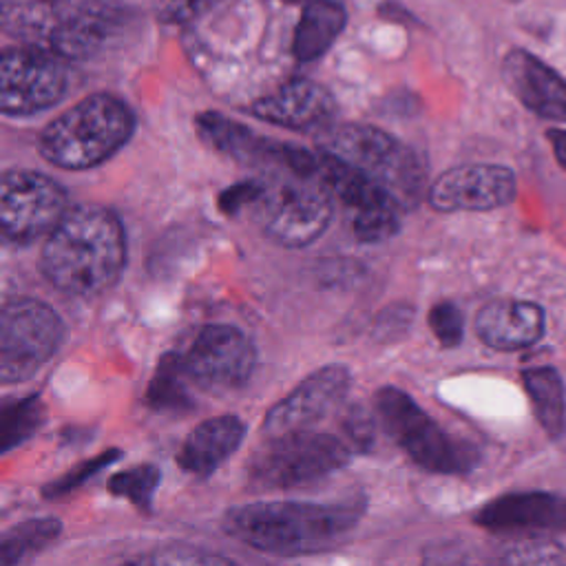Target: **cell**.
<instances>
[{"label":"cell","instance_id":"6da1fadb","mask_svg":"<svg viewBox=\"0 0 566 566\" xmlns=\"http://www.w3.org/2000/svg\"><path fill=\"white\" fill-rule=\"evenodd\" d=\"M126 263L119 219L97 206L64 214L42 248V272L64 294L95 296L115 285Z\"/></svg>","mask_w":566,"mask_h":566},{"label":"cell","instance_id":"7a4b0ae2","mask_svg":"<svg viewBox=\"0 0 566 566\" xmlns=\"http://www.w3.org/2000/svg\"><path fill=\"white\" fill-rule=\"evenodd\" d=\"M358 517L360 509L354 504L272 500L228 509L223 531L263 553L303 555L345 539Z\"/></svg>","mask_w":566,"mask_h":566},{"label":"cell","instance_id":"3957f363","mask_svg":"<svg viewBox=\"0 0 566 566\" xmlns=\"http://www.w3.org/2000/svg\"><path fill=\"white\" fill-rule=\"evenodd\" d=\"M126 24V13L106 0H2L7 35L66 62L99 53Z\"/></svg>","mask_w":566,"mask_h":566},{"label":"cell","instance_id":"277c9868","mask_svg":"<svg viewBox=\"0 0 566 566\" xmlns=\"http://www.w3.org/2000/svg\"><path fill=\"white\" fill-rule=\"evenodd\" d=\"M135 130L126 102L93 93L57 115L40 135L42 157L64 170H86L113 157Z\"/></svg>","mask_w":566,"mask_h":566},{"label":"cell","instance_id":"5b68a950","mask_svg":"<svg viewBox=\"0 0 566 566\" xmlns=\"http://www.w3.org/2000/svg\"><path fill=\"white\" fill-rule=\"evenodd\" d=\"M316 148L352 164L387 190L400 208H413L424 195L427 166L420 155L382 128L367 124L327 126Z\"/></svg>","mask_w":566,"mask_h":566},{"label":"cell","instance_id":"8992f818","mask_svg":"<svg viewBox=\"0 0 566 566\" xmlns=\"http://www.w3.org/2000/svg\"><path fill=\"white\" fill-rule=\"evenodd\" d=\"M376 413L389 438L422 469L462 475L475 469L480 451L442 429L409 394L398 387L378 389Z\"/></svg>","mask_w":566,"mask_h":566},{"label":"cell","instance_id":"52a82bcc","mask_svg":"<svg viewBox=\"0 0 566 566\" xmlns=\"http://www.w3.org/2000/svg\"><path fill=\"white\" fill-rule=\"evenodd\" d=\"M352 447L332 433L296 429L268 436L250 462V480L259 489H298L343 469Z\"/></svg>","mask_w":566,"mask_h":566},{"label":"cell","instance_id":"ba28073f","mask_svg":"<svg viewBox=\"0 0 566 566\" xmlns=\"http://www.w3.org/2000/svg\"><path fill=\"white\" fill-rule=\"evenodd\" d=\"M329 195L321 181L292 175L263 181V190L250 210L274 243L303 248L325 232L332 219Z\"/></svg>","mask_w":566,"mask_h":566},{"label":"cell","instance_id":"9c48e42d","mask_svg":"<svg viewBox=\"0 0 566 566\" xmlns=\"http://www.w3.org/2000/svg\"><path fill=\"white\" fill-rule=\"evenodd\" d=\"M64 323L35 298H11L0 312V378L4 385L29 380L60 347Z\"/></svg>","mask_w":566,"mask_h":566},{"label":"cell","instance_id":"30bf717a","mask_svg":"<svg viewBox=\"0 0 566 566\" xmlns=\"http://www.w3.org/2000/svg\"><path fill=\"white\" fill-rule=\"evenodd\" d=\"M69 62L31 44L7 46L0 57V108L27 117L55 106L69 91Z\"/></svg>","mask_w":566,"mask_h":566},{"label":"cell","instance_id":"8fae6325","mask_svg":"<svg viewBox=\"0 0 566 566\" xmlns=\"http://www.w3.org/2000/svg\"><path fill=\"white\" fill-rule=\"evenodd\" d=\"M316 150V179L349 208L356 239L365 243H380L394 237L400 228L398 210L402 208L391 199V195L340 157L321 148Z\"/></svg>","mask_w":566,"mask_h":566},{"label":"cell","instance_id":"7c38bea8","mask_svg":"<svg viewBox=\"0 0 566 566\" xmlns=\"http://www.w3.org/2000/svg\"><path fill=\"white\" fill-rule=\"evenodd\" d=\"M69 212L66 190L35 170H7L0 188V228L15 243L53 232Z\"/></svg>","mask_w":566,"mask_h":566},{"label":"cell","instance_id":"4fadbf2b","mask_svg":"<svg viewBox=\"0 0 566 566\" xmlns=\"http://www.w3.org/2000/svg\"><path fill=\"white\" fill-rule=\"evenodd\" d=\"M190 380L208 391L239 389L256 365L252 338L234 325H206L181 354Z\"/></svg>","mask_w":566,"mask_h":566},{"label":"cell","instance_id":"5bb4252c","mask_svg":"<svg viewBox=\"0 0 566 566\" xmlns=\"http://www.w3.org/2000/svg\"><path fill=\"white\" fill-rule=\"evenodd\" d=\"M352 374L345 365H325L303 378L294 391L279 400L263 418V433L279 436L296 429H310L329 416L347 396Z\"/></svg>","mask_w":566,"mask_h":566},{"label":"cell","instance_id":"9a60e30c","mask_svg":"<svg viewBox=\"0 0 566 566\" xmlns=\"http://www.w3.org/2000/svg\"><path fill=\"white\" fill-rule=\"evenodd\" d=\"M515 175L497 164H467L442 172L429 188V203L440 212L493 210L515 199Z\"/></svg>","mask_w":566,"mask_h":566},{"label":"cell","instance_id":"2e32d148","mask_svg":"<svg viewBox=\"0 0 566 566\" xmlns=\"http://www.w3.org/2000/svg\"><path fill=\"white\" fill-rule=\"evenodd\" d=\"M250 113L256 119L294 130L327 128L336 113V99L323 84L307 77H294L259 97L250 106Z\"/></svg>","mask_w":566,"mask_h":566},{"label":"cell","instance_id":"e0dca14e","mask_svg":"<svg viewBox=\"0 0 566 566\" xmlns=\"http://www.w3.org/2000/svg\"><path fill=\"white\" fill-rule=\"evenodd\" d=\"M473 520L491 533L566 531V495L537 491L502 495L482 506Z\"/></svg>","mask_w":566,"mask_h":566},{"label":"cell","instance_id":"ac0fdd59","mask_svg":"<svg viewBox=\"0 0 566 566\" xmlns=\"http://www.w3.org/2000/svg\"><path fill=\"white\" fill-rule=\"evenodd\" d=\"M502 77L511 93L535 115L566 122V80L528 51L513 49L502 62Z\"/></svg>","mask_w":566,"mask_h":566},{"label":"cell","instance_id":"d6986e66","mask_svg":"<svg viewBox=\"0 0 566 566\" xmlns=\"http://www.w3.org/2000/svg\"><path fill=\"white\" fill-rule=\"evenodd\" d=\"M195 126L199 137L219 153H226L248 164H263L285 170L290 144H281L276 139L256 135L252 128L214 111L199 113L195 117Z\"/></svg>","mask_w":566,"mask_h":566},{"label":"cell","instance_id":"ffe728a7","mask_svg":"<svg viewBox=\"0 0 566 566\" xmlns=\"http://www.w3.org/2000/svg\"><path fill=\"white\" fill-rule=\"evenodd\" d=\"M480 340L500 352L524 349L544 334V312L526 301H493L475 316Z\"/></svg>","mask_w":566,"mask_h":566},{"label":"cell","instance_id":"44dd1931","mask_svg":"<svg viewBox=\"0 0 566 566\" xmlns=\"http://www.w3.org/2000/svg\"><path fill=\"white\" fill-rule=\"evenodd\" d=\"M245 424L237 416H217L197 424L181 449L177 451V464L197 478L214 473L243 442Z\"/></svg>","mask_w":566,"mask_h":566},{"label":"cell","instance_id":"7402d4cb","mask_svg":"<svg viewBox=\"0 0 566 566\" xmlns=\"http://www.w3.org/2000/svg\"><path fill=\"white\" fill-rule=\"evenodd\" d=\"M347 22V11L336 0H312L305 4L294 31L292 53L298 62L321 57L340 35Z\"/></svg>","mask_w":566,"mask_h":566},{"label":"cell","instance_id":"603a6c76","mask_svg":"<svg viewBox=\"0 0 566 566\" xmlns=\"http://www.w3.org/2000/svg\"><path fill=\"white\" fill-rule=\"evenodd\" d=\"M535 416L544 431L555 440L566 429V389L555 367H535L522 374Z\"/></svg>","mask_w":566,"mask_h":566},{"label":"cell","instance_id":"cb8c5ba5","mask_svg":"<svg viewBox=\"0 0 566 566\" xmlns=\"http://www.w3.org/2000/svg\"><path fill=\"white\" fill-rule=\"evenodd\" d=\"M190 382L192 380L184 367L181 354L170 352L157 363V369L146 389V405L153 407L155 411L186 413L195 405L188 391Z\"/></svg>","mask_w":566,"mask_h":566},{"label":"cell","instance_id":"d4e9b609","mask_svg":"<svg viewBox=\"0 0 566 566\" xmlns=\"http://www.w3.org/2000/svg\"><path fill=\"white\" fill-rule=\"evenodd\" d=\"M62 533V522L55 517H35L24 520L11 526L0 542V562L4 566L18 564L44 546H49Z\"/></svg>","mask_w":566,"mask_h":566},{"label":"cell","instance_id":"484cf974","mask_svg":"<svg viewBox=\"0 0 566 566\" xmlns=\"http://www.w3.org/2000/svg\"><path fill=\"white\" fill-rule=\"evenodd\" d=\"M44 420V405L40 396H24L15 400H7L2 405L0 416V442L2 453L11 451L13 447L29 440Z\"/></svg>","mask_w":566,"mask_h":566},{"label":"cell","instance_id":"4316f807","mask_svg":"<svg viewBox=\"0 0 566 566\" xmlns=\"http://www.w3.org/2000/svg\"><path fill=\"white\" fill-rule=\"evenodd\" d=\"M159 480H161V473L155 464H137L115 473L108 480V491L117 497L128 500L135 509L150 513L153 495L159 486Z\"/></svg>","mask_w":566,"mask_h":566},{"label":"cell","instance_id":"83f0119b","mask_svg":"<svg viewBox=\"0 0 566 566\" xmlns=\"http://www.w3.org/2000/svg\"><path fill=\"white\" fill-rule=\"evenodd\" d=\"M119 458V451L117 449H111V451H104L82 464H77L75 469H71L69 473H64L62 478H57L55 482H51L49 486H44V497H62L66 495L69 491L77 489L80 484H84L86 480H91L95 473H99L102 469H106L111 462H115Z\"/></svg>","mask_w":566,"mask_h":566},{"label":"cell","instance_id":"f1b7e54d","mask_svg":"<svg viewBox=\"0 0 566 566\" xmlns=\"http://www.w3.org/2000/svg\"><path fill=\"white\" fill-rule=\"evenodd\" d=\"M429 327L440 345L455 347L464 334V318L455 303L440 301L429 312Z\"/></svg>","mask_w":566,"mask_h":566},{"label":"cell","instance_id":"f546056e","mask_svg":"<svg viewBox=\"0 0 566 566\" xmlns=\"http://www.w3.org/2000/svg\"><path fill=\"white\" fill-rule=\"evenodd\" d=\"M223 0H155V15L166 24H188L203 18Z\"/></svg>","mask_w":566,"mask_h":566},{"label":"cell","instance_id":"4dcf8cb0","mask_svg":"<svg viewBox=\"0 0 566 566\" xmlns=\"http://www.w3.org/2000/svg\"><path fill=\"white\" fill-rule=\"evenodd\" d=\"M263 190V181L259 179H250V181H241V184H234L230 188H226L219 197V208L226 212V214H234L243 208H252V203L259 199Z\"/></svg>","mask_w":566,"mask_h":566},{"label":"cell","instance_id":"1f68e13d","mask_svg":"<svg viewBox=\"0 0 566 566\" xmlns=\"http://www.w3.org/2000/svg\"><path fill=\"white\" fill-rule=\"evenodd\" d=\"M135 562H144V564H219V562H228V557L203 553V551L177 548V551H168V553L142 555Z\"/></svg>","mask_w":566,"mask_h":566},{"label":"cell","instance_id":"d6a6232c","mask_svg":"<svg viewBox=\"0 0 566 566\" xmlns=\"http://www.w3.org/2000/svg\"><path fill=\"white\" fill-rule=\"evenodd\" d=\"M506 562L515 564H553V562H566V553L555 548L553 544H531V546H517L506 555Z\"/></svg>","mask_w":566,"mask_h":566},{"label":"cell","instance_id":"836d02e7","mask_svg":"<svg viewBox=\"0 0 566 566\" xmlns=\"http://www.w3.org/2000/svg\"><path fill=\"white\" fill-rule=\"evenodd\" d=\"M343 429L347 433V444L352 449H367L374 440V422L363 411H349L343 420Z\"/></svg>","mask_w":566,"mask_h":566},{"label":"cell","instance_id":"e575fe53","mask_svg":"<svg viewBox=\"0 0 566 566\" xmlns=\"http://www.w3.org/2000/svg\"><path fill=\"white\" fill-rule=\"evenodd\" d=\"M548 142H551V148L557 157V161L562 164V168H566V130L564 128H551L546 133Z\"/></svg>","mask_w":566,"mask_h":566},{"label":"cell","instance_id":"d590c367","mask_svg":"<svg viewBox=\"0 0 566 566\" xmlns=\"http://www.w3.org/2000/svg\"><path fill=\"white\" fill-rule=\"evenodd\" d=\"M283 2H312V0H283Z\"/></svg>","mask_w":566,"mask_h":566},{"label":"cell","instance_id":"8d00e7d4","mask_svg":"<svg viewBox=\"0 0 566 566\" xmlns=\"http://www.w3.org/2000/svg\"><path fill=\"white\" fill-rule=\"evenodd\" d=\"M106 2H119V0H106Z\"/></svg>","mask_w":566,"mask_h":566},{"label":"cell","instance_id":"74e56055","mask_svg":"<svg viewBox=\"0 0 566 566\" xmlns=\"http://www.w3.org/2000/svg\"><path fill=\"white\" fill-rule=\"evenodd\" d=\"M509 2H520V0H509Z\"/></svg>","mask_w":566,"mask_h":566}]
</instances>
